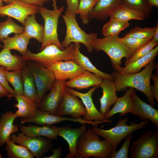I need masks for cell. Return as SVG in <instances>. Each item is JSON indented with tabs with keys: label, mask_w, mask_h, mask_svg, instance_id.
<instances>
[{
	"label": "cell",
	"mask_w": 158,
	"mask_h": 158,
	"mask_svg": "<svg viewBox=\"0 0 158 158\" xmlns=\"http://www.w3.org/2000/svg\"><path fill=\"white\" fill-rule=\"evenodd\" d=\"M21 70L23 95L28 99L36 102L37 90L32 74L27 65Z\"/></svg>",
	"instance_id": "obj_31"
},
{
	"label": "cell",
	"mask_w": 158,
	"mask_h": 158,
	"mask_svg": "<svg viewBox=\"0 0 158 158\" xmlns=\"http://www.w3.org/2000/svg\"><path fill=\"white\" fill-rule=\"evenodd\" d=\"M85 114V109L82 101L66 90L57 108L56 115L61 116L69 115L72 118H79Z\"/></svg>",
	"instance_id": "obj_13"
},
{
	"label": "cell",
	"mask_w": 158,
	"mask_h": 158,
	"mask_svg": "<svg viewBox=\"0 0 158 158\" xmlns=\"http://www.w3.org/2000/svg\"><path fill=\"white\" fill-rule=\"evenodd\" d=\"M109 15L110 18L128 21L132 20H143L145 19L141 13L123 4H118L114 7L110 11Z\"/></svg>",
	"instance_id": "obj_27"
},
{
	"label": "cell",
	"mask_w": 158,
	"mask_h": 158,
	"mask_svg": "<svg viewBox=\"0 0 158 158\" xmlns=\"http://www.w3.org/2000/svg\"><path fill=\"white\" fill-rule=\"evenodd\" d=\"M66 80H56L50 92L45 95L38 105V109L56 115L57 108L66 90Z\"/></svg>",
	"instance_id": "obj_11"
},
{
	"label": "cell",
	"mask_w": 158,
	"mask_h": 158,
	"mask_svg": "<svg viewBox=\"0 0 158 158\" xmlns=\"http://www.w3.org/2000/svg\"><path fill=\"white\" fill-rule=\"evenodd\" d=\"M17 117L11 111L6 112L0 117V146H2L10 139L11 135L18 131V127L14 122Z\"/></svg>",
	"instance_id": "obj_22"
},
{
	"label": "cell",
	"mask_w": 158,
	"mask_h": 158,
	"mask_svg": "<svg viewBox=\"0 0 158 158\" xmlns=\"http://www.w3.org/2000/svg\"><path fill=\"white\" fill-rule=\"evenodd\" d=\"M141 13L145 19L150 17L153 10L152 6L146 0H122V4Z\"/></svg>",
	"instance_id": "obj_38"
},
{
	"label": "cell",
	"mask_w": 158,
	"mask_h": 158,
	"mask_svg": "<svg viewBox=\"0 0 158 158\" xmlns=\"http://www.w3.org/2000/svg\"><path fill=\"white\" fill-rule=\"evenodd\" d=\"M52 0H42L44 3H46L49 1H52Z\"/></svg>",
	"instance_id": "obj_53"
},
{
	"label": "cell",
	"mask_w": 158,
	"mask_h": 158,
	"mask_svg": "<svg viewBox=\"0 0 158 158\" xmlns=\"http://www.w3.org/2000/svg\"><path fill=\"white\" fill-rule=\"evenodd\" d=\"M21 70L9 71L5 70L4 68L2 70V72L7 81L13 87L15 95H23V80Z\"/></svg>",
	"instance_id": "obj_35"
},
{
	"label": "cell",
	"mask_w": 158,
	"mask_h": 158,
	"mask_svg": "<svg viewBox=\"0 0 158 158\" xmlns=\"http://www.w3.org/2000/svg\"><path fill=\"white\" fill-rule=\"evenodd\" d=\"M129 25L128 21L110 18L109 21L103 25L102 32L105 36L118 35L122 31L128 27Z\"/></svg>",
	"instance_id": "obj_34"
},
{
	"label": "cell",
	"mask_w": 158,
	"mask_h": 158,
	"mask_svg": "<svg viewBox=\"0 0 158 158\" xmlns=\"http://www.w3.org/2000/svg\"><path fill=\"white\" fill-rule=\"evenodd\" d=\"M158 54V45L143 56L122 68L121 74H131L138 73L153 61Z\"/></svg>",
	"instance_id": "obj_29"
},
{
	"label": "cell",
	"mask_w": 158,
	"mask_h": 158,
	"mask_svg": "<svg viewBox=\"0 0 158 158\" xmlns=\"http://www.w3.org/2000/svg\"><path fill=\"white\" fill-rule=\"evenodd\" d=\"M133 135V133L128 135L120 149L118 151H113L109 158H128L129 145Z\"/></svg>",
	"instance_id": "obj_42"
},
{
	"label": "cell",
	"mask_w": 158,
	"mask_h": 158,
	"mask_svg": "<svg viewBox=\"0 0 158 158\" xmlns=\"http://www.w3.org/2000/svg\"><path fill=\"white\" fill-rule=\"evenodd\" d=\"M86 129L85 124H82L80 127L76 128L68 125L58 127V136L66 140L68 145L69 153L65 158H76V148L78 139Z\"/></svg>",
	"instance_id": "obj_17"
},
{
	"label": "cell",
	"mask_w": 158,
	"mask_h": 158,
	"mask_svg": "<svg viewBox=\"0 0 158 158\" xmlns=\"http://www.w3.org/2000/svg\"><path fill=\"white\" fill-rule=\"evenodd\" d=\"M156 65L154 60L141 71L135 73L121 74L115 71L111 74L115 84L116 91L126 90L128 87L135 89L143 93L152 106L155 104L151 90V79Z\"/></svg>",
	"instance_id": "obj_1"
},
{
	"label": "cell",
	"mask_w": 158,
	"mask_h": 158,
	"mask_svg": "<svg viewBox=\"0 0 158 158\" xmlns=\"http://www.w3.org/2000/svg\"><path fill=\"white\" fill-rule=\"evenodd\" d=\"M113 151L112 145L108 140H101L99 135L88 128L78 139L76 158H109Z\"/></svg>",
	"instance_id": "obj_2"
},
{
	"label": "cell",
	"mask_w": 158,
	"mask_h": 158,
	"mask_svg": "<svg viewBox=\"0 0 158 158\" xmlns=\"http://www.w3.org/2000/svg\"><path fill=\"white\" fill-rule=\"evenodd\" d=\"M4 68V67L0 66V83L9 93L15 95L14 90L10 86L9 83L7 81L2 72V70Z\"/></svg>",
	"instance_id": "obj_44"
},
{
	"label": "cell",
	"mask_w": 158,
	"mask_h": 158,
	"mask_svg": "<svg viewBox=\"0 0 158 158\" xmlns=\"http://www.w3.org/2000/svg\"><path fill=\"white\" fill-rule=\"evenodd\" d=\"M152 39H141L131 37H118V40L134 52L147 44Z\"/></svg>",
	"instance_id": "obj_41"
},
{
	"label": "cell",
	"mask_w": 158,
	"mask_h": 158,
	"mask_svg": "<svg viewBox=\"0 0 158 158\" xmlns=\"http://www.w3.org/2000/svg\"><path fill=\"white\" fill-rule=\"evenodd\" d=\"M81 44L77 47L74 60L84 70L95 73L102 77L103 78L113 80L111 74L102 72L97 69L90 61L89 59L82 54L80 51Z\"/></svg>",
	"instance_id": "obj_32"
},
{
	"label": "cell",
	"mask_w": 158,
	"mask_h": 158,
	"mask_svg": "<svg viewBox=\"0 0 158 158\" xmlns=\"http://www.w3.org/2000/svg\"><path fill=\"white\" fill-rule=\"evenodd\" d=\"M98 0H80L76 14H79L82 23L87 24L90 20L88 16Z\"/></svg>",
	"instance_id": "obj_37"
},
{
	"label": "cell",
	"mask_w": 158,
	"mask_h": 158,
	"mask_svg": "<svg viewBox=\"0 0 158 158\" xmlns=\"http://www.w3.org/2000/svg\"><path fill=\"white\" fill-rule=\"evenodd\" d=\"M24 25L23 33L30 39L34 38L42 43L44 35V26L37 22L35 14L28 16Z\"/></svg>",
	"instance_id": "obj_30"
},
{
	"label": "cell",
	"mask_w": 158,
	"mask_h": 158,
	"mask_svg": "<svg viewBox=\"0 0 158 158\" xmlns=\"http://www.w3.org/2000/svg\"><path fill=\"white\" fill-rule=\"evenodd\" d=\"M10 139L25 147L36 158H41L45 153L51 150L53 146L52 140L46 137L28 136L22 132L17 135L12 134Z\"/></svg>",
	"instance_id": "obj_10"
},
{
	"label": "cell",
	"mask_w": 158,
	"mask_h": 158,
	"mask_svg": "<svg viewBox=\"0 0 158 158\" xmlns=\"http://www.w3.org/2000/svg\"><path fill=\"white\" fill-rule=\"evenodd\" d=\"M80 43H71L64 49L57 45L51 44L45 46L41 51L35 54L28 50L22 56L25 61H32L47 67L60 61L74 60L78 47Z\"/></svg>",
	"instance_id": "obj_3"
},
{
	"label": "cell",
	"mask_w": 158,
	"mask_h": 158,
	"mask_svg": "<svg viewBox=\"0 0 158 158\" xmlns=\"http://www.w3.org/2000/svg\"><path fill=\"white\" fill-rule=\"evenodd\" d=\"M24 28L16 23L12 18L8 16L4 22H0V41L8 36L11 33H22L24 32Z\"/></svg>",
	"instance_id": "obj_36"
},
{
	"label": "cell",
	"mask_w": 158,
	"mask_h": 158,
	"mask_svg": "<svg viewBox=\"0 0 158 158\" xmlns=\"http://www.w3.org/2000/svg\"><path fill=\"white\" fill-rule=\"evenodd\" d=\"M133 104L131 113L138 116L142 121L150 120L156 127H158V110L142 100L134 90L132 93Z\"/></svg>",
	"instance_id": "obj_16"
},
{
	"label": "cell",
	"mask_w": 158,
	"mask_h": 158,
	"mask_svg": "<svg viewBox=\"0 0 158 158\" xmlns=\"http://www.w3.org/2000/svg\"><path fill=\"white\" fill-rule=\"evenodd\" d=\"M0 66L8 71L21 70L26 66V61L22 56L12 55L10 50L4 48L0 52Z\"/></svg>",
	"instance_id": "obj_25"
},
{
	"label": "cell",
	"mask_w": 158,
	"mask_h": 158,
	"mask_svg": "<svg viewBox=\"0 0 158 158\" xmlns=\"http://www.w3.org/2000/svg\"><path fill=\"white\" fill-rule=\"evenodd\" d=\"M38 6L15 0L12 3L0 7V14L14 18L24 25L28 16L38 12Z\"/></svg>",
	"instance_id": "obj_14"
},
{
	"label": "cell",
	"mask_w": 158,
	"mask_h": 158,
	"mask_svg": "<svg viewBox=\"0 0 158 158\" xmlns=\"http://www.w3.org/2000/svg\"><path fill=\"white\" fill-rule=\"evenodd\" d=\"M155 74H152L151 78L152 79L154 84L151 86V90L152 96L158 102V69H156Z\"/></svg>",
	"instance_id": "obj_43"
},
{
	"label": "cell",
	"mask_w": 158,
	"mask_h": 158,
	"mask_svg": "<svg viewBox=\"0 0 158 158\" xmlns=\"http://www.w3.org/2000/svg\"><path fill=\"white\" fill-rule=\"evenodd\" d=\"M3 6V1L2 0H0V7Z\"/></svg>",
	"instance_id": "obj_52"
},
{
	"label": "cell",
	"mask_w": 158,
	"mask_h": 158,
	"mask_svg": "<svg viewBox=\"0 0 158 158\" xmlns=\"http://www.w3.org/2000/svg\"><path fill=\"white\" fill-rule=\"evenodd\" d=\"M134 90L133 88L129 87L122 96L118 97L113 107L105 115L107 119L111 118L117 113H120L119 116H122L131 112L133 104L132 93Z\"/></svg>",
	"instance_id": "obj_21"
},
{
	"label": "cell",
	"mask_w": 158,
	"mask_h": 158,
	"mask_svg": "<svg viewBox=\"0 0 158 158\" xmlns=\"http://www.w3.org/2000/svg\"><path fill=\"white\" fill-rule=\"evenodd\" d=\"M3 47V45L0 44V48Z\"/></svg>",
	"instance_id": "obj_54"
},
{
	"label": "cell",
	"mask_w": 158,
	"mask_h": 158,
	"mask_svg": "<svg viewBox=\"0 0 158 158\" xmlns=\"http://www.w3.org/2000/svg\"><path fill=\"white\" fill-rule=\"evenodd\" d=\"M6 154L9 158H33L30 151L24 146L16 144L10 139L5 143Z\"/></svg>",
	"instance_id": "obj_33"
},
{
	"label": "cell",
	"mask_w": 158,
	"mask_h": 158,
	"mask_svg": "<svg viewBox=\"0 0 158 158\" xmlns=\"http://www.w3.org/2000/svg\"><path fill=\"white\" fill-rule=\"evenodd\" d=\"M99 86H93L87 92L83 93L73 89L66 87V90L70 93L80 98L86 110V114L82 119L88 121H99L107 119L105 116L102 114L97 109L93 101L92 95L93 93Z\"/></svg>",
	"instance_id": "obj_12"
},
{
	"label": "cell",
	"mask_w": 158,
	"mask_h": 158,
	"mask_svg": "<svg viewBox=\"0 0 158 158\" xmlns=\"http://www.w3.org/2000/svg\"><path fill=\"white\" fill-rule=\"evenodd\" d=\"M128 119L127 117L119 118L116 125L114 127L107 130H104L92 127L91 130L99 136L108 140L112 145L113 150L116 148L121 142L129 134L145 127L149 123L146 120L140 122L139 123L130 122L128 125L127 122Z\"/></svg>",
	"instance_id": "obj_7"
},
{
	"label": "cell",
	"mask_w": 158,
	"mask_h": 158,
	"mask_svg": "<svg viewBox=\"0 0 158 158\" xmlns=\"http://www.w3.org/2000/svg\"><path fill=\"white\" fill-rule=\"evenodd\" d=\"M67 4L66 10L71 13L74 15L77 10L80 0H66Z\"/></svg>",
	"instance_id": "obj_45"
},
{
	"label": "cell",
	"mask_w": 158,
	"mask_h": 158,
	"mask_svg": "<svg viewBox=\"0 0 158 158\" xmlns=\"http://www.w3.org/2000/svg\"><path fill=\"white\" fill-rule=\"evenodd\" d=\"M26 4L36 6L38 7L43 6L44 4L42 0H20Z\"/></svg>",
	"instance_id": "obj_48"
},
{
	"label": "cell",
	"mask_w": 158,
	"mask_h": 158,
	"mask_svg": "<svg viewBox=\"0 0 158 158\" xmlns=\"http://www.w3.org/2000/svg\"><path fill=\"white\" fill-rule=\"evenodd\" d=\"M99 87L102 88V96L99 99L100 112L105 116L118 97L116 94V87L113 80L106 78H103Z\"/></svg>",
	"instance_id": "obj_18"
},
{
	"label": "cell",
	"mask_w": 158,
	"mask_h": 158,
	"mask_svg": "<svg viewBox=\"0 0 158 158\" xmlns=\"http://www.w3.org/2000/svg\"><path fill=\"white\" fill-rule=\"evenodd\" d=\"M30 38L23 33L16 34L12 37L8 36L1 41L4 44L3 48L11 50H15L22 55H24L27 52V47Z\"/></svg>",
	"instance_id": "obj_28"
},
{
	"label": "cell",
	"mask_w": 158,
	"mask_h": 158,
	"mask_svg": "<svg viewBox=\"0 0 158 158\" xmlns=\"http://www.w3.org/2000/svg\"><path fill=\"white\" fill-rule=\"evenodd\" d=\"M65 121L76 122V119L54 115L45 111L37 110L32 116L25 118H22L21 123H33L38 125L50 126Z\"/></svg>",
	"instance_id": "obj_20"
},
{
	"label": "cell",
	"mask_w": 158,
	"mask_h": 158,
	"mask_svg": "<svg viewBox=\"0 0 158 158\" xmlns=\"http://www.w3.org/2000/svg\"><path fill=\"white\" fill-rule=\"evenodd\" d=\"M3 1H4L5 3L10 4L12 3L15 0H2Z\"/></svg>",
	"instance_id": "obj_51"
},
{
	"label": "cell",
	"mask_w": 158,
	"mask_h": 158,
	"mask_svg": "<svg viewBox=\"0 0 158 158\" xmlns=\"http://www.w3.org/2000/svg\"><path fill=\"white\" fill-rule=\"evenodd\" d=\"M103 79L99 75L85 71L73 78L66 82V85L67 87L81 90L96 85L99 86Z\"/></svg>",
	"instance_id": "obj_19"
},
{
	"label": "cell",
	"mask_w": 158,
	"mask_h": 158,
	"mask_svg": "<svg viewBox=\"0 0 158 158\" xmlns=\"http://www.w3.org/2000/svg\"><path fill=\"white\" fill-rule=\"evenodd\" d=\"M33 76L37 90L38 105L46 93L52 88L56 79L53 73L46 67L32 61H26Z\"/></svg>",
	"instance_id": "obj_9"
},
{
	"label": "cell",
	"mask_w": 158,
	"mask_h": 158,
	"mask_svg": "<svg viewBox=\"0 0 158 158\" xmlns=\"http://www.w3.org/2000/svg\"><path fill=\"white\" fill-rule=\"evenodd\" d=\"M52 154L49 156H44V158H60L62 155V149L61 147H59L57 148L53 149L51 150Z\"/></svg>",
	"instance_id": "obj_46"
},
{
	"label": "cell",
	"mask_w": 158,
	"mask_h": 158,
	"mask_svg": "<svg viewBox=\"0 0 158 158\" xmlns=\"http://www.w3.org/2000/svg\"><path fill=\"white\" fill-rule=\"evenodd\" d=\"M52 10H49L42 6L38 7V12L42 17L44 21V35L40 50L46 46L51 44L57 45L61 49H64L59 39L57 29L59 19L64 9L62 6L58 8L56 0H52Z\"/></svg>",
	"instance_id": "obj_6"
},
{
	"label": "cell",
	"mask_w": 158,
	"mask_h": 158,
	"mask_svg": "<svg viewBox=\"0 0 158 158\" xmlns=\"http://www.w3.org/2000/svg\"><path fill=\"white\" fill-rule=\"evenodd\" d=\"M15 95L9 93L0 83V98L6 96L9 99L11 97H15Z\"/></svg>",
	"instance_id": "obj_47"
},
{
	"label": "cell",
	"mask_w": 158,
	"mask_h": 158,
	"mask_svg": "<svg viewBox=\"0 0 158 158\" xmlns=\"http://www.w3.org/2000/svg\"><path fill=\"white\" fill-rule=\"evenodd\" d=\"M66 26L65 37L61 43L64 48L67 47L71 43H82L86 47L88 52H92L93 39L97 37L96 33L88 34L79 26L75 18V15L66 10L65 13L61 15Z\"/></svg>",
	"instance_id": "obj_5"
},
{
	"label": "cell",
	"mask_w": 158,
	"mask_h": 158,
	"mask_svg": "<svg viewBox=\"0 0 158 158\" xmlns=\"http://www.w3.org/2000/svg\"><path fill=\"white\" fill-rule=\"evenodd\" d=\"M53 73L56 80H71L85 71L74 60L60 61L46 67Z\"/></svg>",
	"instance_id": "obj_15"
},
{
	"label": "cell",
	"mask_w": 158,
	"mask_h": 158,
	"mask_svg": "<svg viewBox=\"0 0 158 158\" xmlns=\"http://www.w3.org/2000/svg\"><path fill=\"white\" fill-rule=\"evenodd\" d=\"M118 37V35H110L101 38L96 37L93 39L92 47L94 50L105 53L109 57L114 71L120 72L122 68V59L130 58L135 52L119 41Z\"/></svg>",
	"instance_id": "obj_4"
},
{
	"label": "cell",
	"mask_w": 158,
	"mask_h": 158,
	"mask_svg": "<svg viewBox=\"0 0 158 158\" xmlns=\"http://www.w3.org/2000/svg\"><path fill=\"white\" fill-rule=\"evenodd\" d=\"M2 156L1 154L0 153V158H2Z\"/></svg>",
	"instance_id": "obj_55"
},
{
	"label": "cell",
	"mask_w": 158,
	"mask_h": 158,
	"mask_svg": "<svg viewBox=\"0 0 158 158\" xmlns=\"http://www.w3.org/2000/svg\"><path fill=\"white\" fill-rule=\"evenodd\" d=\"M17 103L14 105L18 109L14 113L17 117L25 118L32 115L38 110V104L23 95H15Z\"/></svg>",
	"instance_id": "obj_26"
},
{
	"label": "cell",
	"mask_w": 158,
	"mask_h": 158,
	"mask_svg": "<svg viewBox=\"0 0 158 158\" xmlns=\"http://www.w3.org/2000/svg\"><path fill=\"white\" fill-rule=\"evenodd\" d=\"M130 147V158H158V129L149 130L140 135Z\"/></svg>",
	"instance_id": "obj_8"
},
{
	"label": "cell",
	"mask_w": 158,
	"mask_h": 158,
	"mask_svg": "<svg viewBox=\"0 0 158 158\" xmlns=\"http://www.w3.org/2000/svg\"><path fill=\"white\" fill-rule=\"evenodd\" d=\"M157 26L156 24L155 27L142 28L135 25L126 33L124 36L131 37L141 39H152Z\"/></svg>",
	"instance_id": "obj_39"
},
{
	"label": "cell",
	"mask_w": 158,
	"mask_h": 158,
	"mask_svg": "<svg viewBox=\"0 0 158 158\" xmlns=\"http://www.w3.org/2000/svg\"><path fill=\"white\" fill-rule=\"evenodd\" d=\"M157 28L152 39L155 42H158V23H157Z\"/></svg>",
	"instance_id": "obj_50"
},
{
	"label": "cell",
	"mask_w": 158,
	"mask_h": 158,
	"mask_svg": "<svg viewBox=\"0 0 158 158\" xmlns=\"http://www.w3.org/2000/svg\"><path fill=\"white\" fill-rule=\"evenodd\" d=\"M21 132L30 137L42 136L51 140L57 138L58 127L55 126L45 125L39 126L33 125L28 126L20 125Z\"/></svg>",
	"instance_id": "obj_23"
},
{
	"label": "cell",
	"mask_w": 158,
	"mask_h": 158,
	"mask_svg": "<svg viewBox=\"0 0 158 158\" xmlns=\"http://www.w3.org/2000/svg\"><path fill=\"white\" fill-rule=\"evenodd\" d=\"M158 45V42L154 41L152 39L147 44L135 51L130 58L126 59L124 63L125 66L143 56L152 50Z\"/></svg>",
	"instance_id": "obj_40"
},
{
	"label": "cell",
	"mask_w": 158,
	"mask_h": 158,
	"mask_svg": "<svg viewBox=\"0 0 158 158\" xmlns=\"http://www.w3.org/2000/svg\"><path fill=\"white\" fill-rule=\"evenodd\" d=\"M148 4L152 6L158 7V0H146Z\"/></svg>",
	"instance_id": "obj_49"
},
{
	"label": "cell",
	"mask_w": 158,
	"mask_h": 158,
	"mask_svg": "<svg viewBox=\"0 0 158 158\" xmlns=\"http://www.w3.org/2000/svg\"><path fill=\"white\" fill-rule=\"evenodd\" d=\"M121 4L122 0H98L89 15V19L104 20L109 17L110 11L116 6Z\"/></svg>",
	"instance_id": "obj_24"
}]
</instances>
